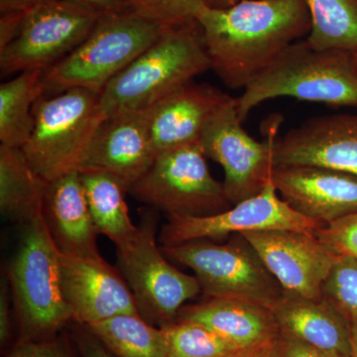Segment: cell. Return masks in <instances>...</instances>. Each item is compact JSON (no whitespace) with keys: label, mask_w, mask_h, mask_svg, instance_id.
Wrapping results in <instances>:
<instances>
[{"label":"cell","mask_w":357,"mask_h":357,"mask_svg":"<svg viewBox=\"0 0 357 357\" xmlns=\"http://www.w3.org/2000/svg\"><path fill=\"white\" fill-rule=\"evenodd\" d=\"M287 293L318 299L337 255L314 234L271 229L241 234Z\"/></svg>","instance_id":"obj_13"},{"label":"cell","mask_w":357,"mask_h":357,"mask_svg":"<svg viewBox=\"0 0 357 357\" xmlns=\"http://www.w3.org/2000/svg\"><path fill=\"white\" fill-rule=\"evenodd\" d=\"M269 357H340L279 333L272 344Z\"/></svg>","instance_id":"obj_31"},{"label":"cell","mask_w":357,"mask_h":357,"mask_svg":"<svg viewBox=\"0 0 357 357\" xmlns=\"http://www.w3.org/2000/svg\"><path fill=\"white\" fill-rule=\"evenodd\" d=\"M102 16L75 0H35L16 38L0 49L1 76L49 69L82 43Z\"/></svg>","instance_id":"obj_10"},{"label":"cell","mask_w":357,"mask_h":357,"mask_svg":"<svg viewBox=\"0 0 357 357\" xmlns=\"http://www.w3.org/2000/svg\"><path fill=\"white\" fill-rule=\"evenodd\" d=\"M177 319L204 326L241 351L271 344L280 333L269 307L234 298L208 297L183 306Z\"/></svg>","instance_id":"obj_20"},{"label":"cell","mask_w":357,"mask_h":357,"mask_svg":"<svg viewBox=\"0 0 357 357\" xmlns=\"http://www.w3.org/2000/svg\"><path fill=\"white\" fill-rule=\"evenodd\" d=\"M314 234L335 255L357 260V213L319 227Z\"/></svg>","instance_id":"obj_30"},{"label":"cell","mask_w":357,"mask_h":357,"mask_svg":"<svg viewBox=\"0 0 357 357\" xmlns=\"http://www.w3.org/2000/svg\"><path fill=\"white\" fill-rule=\"evenodd\" d=\"M44 70L20 73L0 86V144L24 147L34 128L33 109L45 96Z\"/></svg>","instance_id":"obj_24"},{"label":"cell","mask_w":357,"mask_h":357,"mask_svg":"<svg viewBox=\"0 0 357 357\" xmlns=\"http://www.w3.org/2000/svg\"><path fill=\"white\" fill-rule=\"evenodd\" d=\"M6 357H70L64 345L52 340L21 342Z\"/></svg>","instance_id":"obj_32"},{"label":"cell","mask_w":357,"mask_h":357,"mask_svg":"<svg viewBox=\"0 0 357 357\" xmlns=\"http://www.w3.org/2000/svg\"><path fill=\"white\" fill-rule=\"evenodd\" d=\"M278 98L357 107V70L351 54L319 50L306 39L291 44L236 98L239 119L243 122L257 105Z\"/></svg>","instance_id":"obj_2"},{"label":"cell","mask_w":357,"mask_h":357,"mask_svg":"<svg viewBox=\"0 0 357 357\" xmlns=\"http://www.w3.org/2000/svg\"><path fill=\"white\" fill-rule=\"evenodd\" d=\"M62 285L72 319L81 325L139 314L128 284L102 255L62 253Z\"/></svg>","instance_id":"obj_14"},{"label":"cell","mask_w":357,"mask_h":357,"mask_svg":"<svg viewBox=\"0 0 357 357\" xmlns=\"http://www.w3.org/2000/svg\"><path fill=\"white\" fill-rule=\"evenodd\" d=\"M43 215L61 252L68 255H100L96 246L98 232L79 171L49 183Z\"/></svg>","instance_id":"obj_21"},{"label":"cell","mask_w":357,"mask_h":357,"mask_svg":"<svg viewBox=\"0 0 357 357\" xmlns=\"http://www.w3.org/2000/svg\"><path fill=\"white\" fill-rule=\"evenodd\" d=\"M272 181L284 201L321 225L357 213V177L319 166L274 168Z\"/></svg>","instance_id":"obj_17"},{"label":"cell","mask_w":357,"mask_h":357,"mask_svg":"<svg viewBox=\"0 0 357 357\" xmlns=\"http://www.w3.org/2000/svg\"><path fill=\"white\" fill-rule=\"evenodd\" d=\"M33 115L34 128L22 150L48 183L79 171L96 129L107 117L100 93L81 88L41 96Z\"/></svg>","instance_id":"obj_6"},{"label":"cell","mask_w":357,"mask_h":357,"mask_svg":"<svg viewBox=\"0 0 357 357\" xmlns=\"http://www.w3.org/2000/svg\"><path fill=\"white\" fill-rule=\"evenodd\" d=\"M324 227L294 210L268 183L259 194L239 202L229 210L204 217H168L160 232L162 246H175L194 241H215L230 234L291 229L316 234Z\"/></svg>","instance_id":"obj_12"},{"label":"cell","mask_w":357,"mask_h":357,"mask_svg":"<svg viewBox=\"0 0 357 357\" xmlns=\"http://www.w3.org/2000/svg\"><path fill=\"white\" fill-rule=\"evenodd\" d=\"M282 117L266 126L263 141L251 137L237 114L236 98L220 107L202 134L204 155L222 167L225 192L232 206L255 197L272 181L274 146Z\"/></svg>","instance_id":"obj_11"},{"label":"cell","mask_w":357,"mask_h":357,"mask_svg":"<svg viewBox=\"0 0 357 357\" xmlns=\"http://www.w3.org/2000/svg\"><path fill=\"white\" fill-rule=\"evenodd\" d=\"M79 344L83 357H116L91 332L79 337Z\"/></svg>","instance_id":"obj_35"},{"label":"cell","mask_w":357,"mask_h":357,"mask_svg":"<svg viewBox=\"0 0 357 357\" xmlns=\"http://www.w3.org/2000/svg\"><path fill=\"white\" fill-rule=\"evenodd\" d=\"M157 222L153 208L143 211L137 234L117 248V260L140 316L165 326L176 321L184 303L202 289L196 276L181 272L166 259L156 241Z\"/></svg>","instance_id":"obj_8"},{"label":"cell","mask_w":357,"mask_h":357,"mask_svg":"<svg viewBox=\"0 0 357 357\" xmlns=\"http://www.w3.org/2000/svg\"><path fill=\"white\" fill-rule=\"evenodd\" d=\"M86 328L116 357H168L165 328L149 325L139 314H121Z\"/></svg>","instance_id":"obj_25"},{"label":"cell","mask_w":357,"mask_h":357,"mask_svg":"<svg viewBox=\"0 0 357 357\" xmlns=\"http://www.w3.org/2000/svg\"><path fill=\"white\" fill-rule=\"evenodd\" d=\"M35 0H0V13L13 11H26L32 6Z\"/></svg>","instance_id":"obj_37"},{"label":"cell","mask_w":357,"mask_h":357,"mask_svg":"<svg viewBox=\"0 0 357 357\" xmlns=\"http://www.w3.org/2000/svg\"><path fill=\"white\" fill-rule=\"evenodd\" d=\"M352 58H354V66H356L357 70V54H354V55H352Z\"/></svg>","instance_id":"obj_41"},{"label":"cell","mask_w":357,"mask_h":357,"mask_svg":"<svg viewBox=\"0 0 357 357\" xmlns=\"http://www.w3.org/2000/svg\"><path fill=\"white\" fill-rule=\"evenodd\" d=\"M230 98L211 84L191 82L150 107V134L156 157L199 142L204 129Z\"/></svg>","instance_id":"obj_18"},{"label":"cell","mask_w":357,"mask_h":357,"mask_svg":"<svg viewBox=\"0 0 357 357\" xmlns=\"http://www.w3.org/2000/svg\"><path fill=\"white\" fill-rule=\"evenodd\" d=\"M26 11L0 13V49H3L16 38L24 20Z\"/></svg>","instance_id":"obj_33"},{"label":"cell","mask_w":357,"mask_h":357,"mask_svg":"<svg viewBox=\"0 0 357 357\" xmlns=\"http://www.w3.org/2000/svg\"><path fill=\"white\" fill-rule=\"evenodd\" d=\"M199 142L158 155L129 192L168 217H204L232 206L213 178Z\"/></svg>","instance_id":"obj_9"},{"label":"cell","mask_w":357,"mask_h":357,"mask_svg":"<svg viewBox=\"0 0 357 357\" xmlns=\"http://www.w3.org/2000/svg\"><path fill=\"white\" fill-rule=\"evenodd\" d=\"M197 22L211 69L232 89L245 88L311 31L305 0H243L225 9L204 6Z\"/></svg>","instance_id":"obj_1"},{"label":"cell","mask_w":357,"mask_h":357,"mask_svg":"<svg viewBox=\"0 0 357 357\" xmlns=\"http://www.w3.org/2000/svg\"><path fill=\"white\" fill-rule=\"evenodd\" d=\"M156 158L150 134L149 107L107 115L96 129L79 171H102L130 190Z\"/></svg>","instance_id":"obj_15"},{"label":"cell","mask_w":357,"mask_h":357,"mask_svg":"<svg viewBox=\"0 0 357 357\" xmlns=\"http://www.w3.org/2000/svg\"><path fill=\"white\" fill-rule=\"evenodd\" d=\"M270 310L281 333L328 354L351 357V323L330 301L285 292Z\"/></svg>","instance_id":"obj_19"},{"label":"cell","mask_w":357,"mask_h":357,"mask_svg":"<svg viewBox=\"0 0 357 357\" xmlns=\"http://www.w3.org/2000/svg\"><path fill=\"white\" fill-rule=\"evenodd\" d=\"M8 277L2 280L0 290V340L6 344L10 335V312H9Z\"/></svg>","instance_id":"obj_34"},{"label":"cell","mask_w":357,"mask_h":357,"mask_svg":"<svg viewBox=\"0 0 357 357\" xmlns=\"http://www.w3.org/2000/svg\"><path fill=\"white\" fill-rule=\"evenodd\" d=\"M86 201L98 234L109 237L121 248L132 241L138 225L129 217L126 185L114 176L102 171H79Z\"/></svg>","instance_id":"obj_23"},{"label":"cell","mask_w":357,"mask_h":357,"mask_svg":"<svg viewBox=\"0 0 357 357\" xmlns=\"http://www.w3.org/2000/svg\"><path fill=\"white\" fill-rule=\"evenodd\" d=\"M164 30L158 23L131 11L102 15L76 49L44 70L45 95L77 88L102 93Z\"/></svg>","instance_id":"obj_4"},{"label":"cell","mask_w":357,"mask_h":357,"mask_svg":"<svg viewBox=\"0 0 357 357\" xmlns=\"http://www.w3.org/2000/svg\"><path fill=\"white\" fill-rule=\"evenodd\" d=\"M8 280L23 342L51 337L72 319L63 292L62 253L44 215L24 225Z\"/></svg>","instance_id":"obj_5"},{"label":"cell","mask_w":357,"mask_h":357,"mask_svg":"<svg viewBox=\"0 0 357 357\" xmlns=\"http://www.w3.org/2000/svg\"><path fill=\"white\" fill-rule=\"evenodd\" d=\"M243 0H204L206 6L215 9H225L236 6Z\"/></svg>","instance_id":"obj_39"},{"label":"cell","mask_w":357,"mask_h":357,"mask_svg":"<svg viewBox=\"0 0 357 357\" xmlns=\"http://www.w3.org/2000/svg\"><path fill=\"white\" fill-rule=\"evenodd\" d=\"M311 16L307 43L319 50L357 54V0H305Z\"/></svg>","instance_id":"obj_26"},{"label":"cell","mask_w":357,"mask_h":357,"mask_svg":"<svg viewBox=\"0 0 357 357\" xmlns=\"http://www.w3.org/2000/svg\"><path fill=\"white\" fill-rule=\"evenodd\" d=\"M211 69L199 23L166 28L100 93L105 115L152 107Z\"/></svg>","instance_id":"obj_3"},{"label":"cell","mask_w":357,"mask_h":357,"mask_svg":"<svg viewBox=\"0 0 357 357\" xmlns=\"http://www.w3.org/2000/svg\"><path fill=\"white\" fill-rule=\"evenodd\" d=\"M75 1L79 2L102 15L129 11L124 3V0H75Z\"/></svg>","instance_id":"obj_36"},{"label":"cell","mask_w":357,"mask_h":357,"mask_svg":"<svg viewBox=\"0 0 357 357\" xmlns=\"http://www.w3.org/2000/svg\"><path fill=\"white\" fill-rule=\"evenodd\" d=\"M49 183L39 175L21 148L0 144V210L13 222L27 225L44 213Z\"/></svg>","instance_id":"obj_22"},{"label":"cell","mask_w":357,"mask_h":357,"mask_svg":"<svg viewBox=\"0 0 357 357\" xmlns=\"http://www.w3.org/2000/svg\"><path fill=\"white\" fill-rule=\"evenodd\" d=\"M274 168L319 166L357 177V115L312 117L274 146Z\"/></svg>","instance_id":"obj_16"},{"label":"cell","mask_w":357,"mask_h":357,"mask_svg":"<svg viewBox=\"0 0 357 357\" xmlns=\"http://www.w3.org/2000/svg\"><path fill=\"white\" fill-rule=\"evenodd\" d=\"M164 328L168 338V357H236L244 351L194 321L177 319Z\"/></svg>","instance_id":"obj_27"},{"label":"cell","mask_w":357,"mask_h":357,"mask_svg":"<svg viewBox=\"0 0 357 357\" xmlns=\"http://www.w3.org/2000/svg\"><path fill=\"white\" fill-rule=\"evenodd\" d=\"M321 297L330 301L349 319L357 324V260L349 256L337 255L326 277Z\"/></svg>","instance_id":"obj_28"},{"label":"cell","mask_w":357,"mask_h":357,"mask_svg":"<svg viewBox=\"0 0 357 357\" xmlns=\"http://www.w3.org/2000/svg\"><path fill=\"white\" fill-rule=\"evenodd\" d=\"M161 248L169 258L194 271L208 297L234 298L271 309L285 293L241 234L225 244L194 241Z\"/></svg>","instance_id":"obj_7"},{"label":"cell","mask_w":357,"mask_h":357,"mask_svg":"<svg viewBox=\"0 0 357 357\" xmlns=\"http://www.w3.org/2000/svg\"><path fill=\"white\" fill-rule=\"evenodd\" d=\"M352 326V351L351 357H357V324Z\"/></svg>","instance_id":"obj_40"},{"label":"cell","mask_w":357,"mask_h":357,"mask_svg":"<svg viewBox=\"0 0 357 357\" xmlns=\"http://www.w3.org/2000/svg\"><path fill=\"white\" fill-rule=\"evenodd\" d=\"M272 344H273V342L263 345V347H256V349L244 351L236 357H269Z\"/></svg>","instance_id":"obj_38"},{"label":"cell","mask_w":357,"mask_h":357,"mask_svg":"<svg viewBox=\"0 0 357 357\" xmlns=\"http://www.w3.org/2000/svg\"><path fill=\"white\" fill-rule=\"evenodd\" d=\"M129 11L158 23L163 28L197 23L204 0H124Z\"/></svg>","instance_id":"obj_29"}]
</instances>
